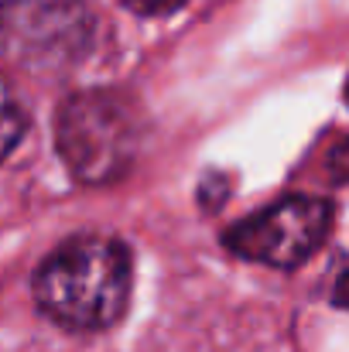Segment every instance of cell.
I'll return each instance as SVG.
<instances>
[{"label":"cell","instance_id":"cell-1","mask_svg":"<svg viewBox=\"0 0 349 352\" xmlns=\"http://www.w3.org/2000/svg\"><path fill=\"white\" fill-rule=\"evenodd\" d=\"M134 263L114 236H72L55 246L34 274L38 308L69 332H103L130 305Z\"/></svg>","mask_w":349,"mask_h":352},{"label":"cell","instance_id":"cell-2","mask_svg":"<svg viewBox=\"0 0 349 352\" xmlns=\"http://www.w3.org/2000/svg\"><path fill=\"white\" fill-rule=\"evenodd\" d=\"M55 147L76 182H120L140 147L137 107L114 89H86L69 96L55 117Z\"/></svg>","mask_w":349,"mask_h":352},{"label":"cell","instance_id":"cell-3","mask_svg":"<svg viewBox=\"0 0 349 352\" xmlns=\"http://www.w3.org/2000/svg\"><path fill=\"white\" fill-rule=\"evenodd\" d=\"M96 17L83 0H3L0 55L31 72H62L93 48Z\"/></svg>","mask_w":349,"mask_h":352},{"label":"cell","instance_id":"cell-4","mask_svg":"<svg viewBox=\"0 0 349 352\" xmlns=\"http://www.w3.org/2000/svg\"><path fill=\"white\" fill-rule=\"evenodd\" d=\"M332 230V206L315 195H288L264 212L240 219L226 230L223 243L236 256L291 270L305 263Z\"/></svg>","mask_w":349,"mask_h":352},{"label":"cell","instance_id":"cell-5","mask_svg":"<svg viewBox=\"0 0 349 352\" xmlns=\"http://www.w3.org/2000/svg\"><path fill=\"white\" fill-rule=\"evenodd\" d=\"M24 130H28V117H24L17 96L10 93L7 79L0 76V161L17 147V140L24 137Z\"/></svg>","mask_w":349,"mask_h":352},{"label":"cell","instance_id":"cell-6","mask_svg":"<svg viewBox=\"0 0 349 352\" xmlns=\"http://www.w3.org/2000/svg\"><path fill=\"white\" fill-rule=\"evenodd\" d=\"M182 3H185V0H123V7L134 10V14H140V17H168V14H175Z\"/></svg>","mask_w":349,"mask_h":352},{"label":"cell","instance_id":"cell-7","mask_svg":"<svg viewBox=\"0 0 349 352\" xmlns=\"http://www.w3.org/2000/svg\"><path fill=\"white\" fill-rule=\"evenodd\" d=\"M332 164H336L339 178H349V144H346V147H339V151L332 154Z\"/></svg>","mask_w":349,"mask_h":352},{"label":"cell","instance_id":"cell-8","mask_svg":"<svg viewBox=\"0 0 349 352\" xmlns=\"http://www.w3.org/2000/svg\"><path fill=\"white\" fill-rule=\"evenodd\" d=\"M332 298H336V305L349 308V270L339 277V280H336V294H332Z\"/></svg>","mask_w":349,"mask_h":352},{"label":"cell","instance_id":"cell-9","mask_svg":"<svg viewBox=\"0 0 349 352\" xmlns=\"http://www.w3.org/2000/svg\"><path fill=\"white\" fill-rule=\"evenodd\" d=\"M343 96H346V103H349V79H346V93H343Z\"/></svg>","mask_w":349,"mask_h":352}]
</instances>
